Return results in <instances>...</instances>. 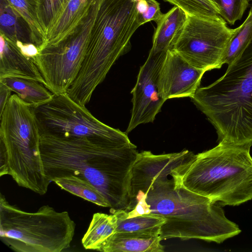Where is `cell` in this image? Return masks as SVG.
Instances as JSON below:
<instances>
[{
    "label": "cell",
    "instance_id": "cell-1",
    "mask_svg": "<svg viewBox=\"0 0 252 252\" xmlns=\"http://www.w3.org/2000/svg\"><path fill=\"white\" fill-rule=\"evenodd\" d=\"M133 145L118 147L87 138L40 135L43 173L51 182L74 176L95 187L111 210H127L132 166L138 152Z\"/></svg>",
    "mask_w": 252,
    "mask_h": 252
},
{
    "label": "cell",
    "instance_id": "cell-2",
    "mask_svg": "<svg viewBox=\"0 0 252 252\" xmlns=\"http://www.w3.org/2000/svg\"><path fill=\"white\" fill-rule=\"evenodd\" d=\"M173 169L165 170L151 182L145 198V214L165 220L160 230L161 241L178 238L221 243L241 232L218 203L177 182Z\"/></svg>",
    "mask_w": 252,
    "mask_h": 252
},
{
    "label": "cell",
    "instance_id": "cell-3",
    "mask_svg": "<svg viewBox=\"0 0 252 252\" xmlns=\"http://www.w3.org/2000/svg\"><path fill=\"white\" fill-rule=\"evenodd\" d=\"M140 0H100L82 67L67 94L86 105L116 61L131 49V38L141 25Z\"/></svg>",
    "mask_w": 252,
    "mask_h": 252
},
{
    "label": "cell",
    "instance_id": "cell-4",
    "mask_svg": "<svg viewBox=\"0 0 252 252\" xmlns=\"http://www.w3.org/2000/svg\"><path fill=\"white\" fill-rule=\"evenodd\" d=\"M215 128L219 142L252 146V40L220 78L190 97Z\"/></svg>",
    "mask_w": 252,
    "mask_h": 252
},
{
    "label": "cell",
    "instance_id": "cell-5",
    "mask_svg": "<svg viewBox=\"0 0 252 252\" xmlns=\"http://www.w3.org/2000/svg\"><path fill=\"white\" fill-rule=\"evenodd\" d=\"M172 176L188 190L222 205H239L252 199L250 149L219 142L194 154L174 169Z\"/></svg>",
    "mask_w": 252,
    "mask_h": 252
},
{
    "label": "cell",
    "instance_id": "cell-6",
    "mask_svg": "<svg viewBox=\"0 0 252 252\" xmlns=\"http://www.w3.org/2000/svg\"><path fill=\"white\" fill-rule=\"evenodd\" d=\"M0 120V177L9 175L19 186L45 194L51 182L43 173L33 107L12 94Z\"/></svg>",
    "mask_w": 252,
    "mask_h": 252
},
{
    "label": "cell",
    "instance_id": "cell-7",
    "mask_svg": "<svg viewBox=\"0 0 252 252\" xmlns=\"http://www.w3.org/2000/svg\"><path fill=\"white\" fill-rule=\"evenodd\" d=\"M76 224L66 211L46 205L28 212L0 195V238L17 252H61L70 247Z\"/></svg>",
    "mask_w": 252,
    "mask_h": 252
},
{
    "label": "cell",
    "instance_id": "cell-8",
    "mask_svg": "<svg viewBox=\"0 0 252 252\" xmlns=\"http://www.w3.org/2000/svg\"><path fill=\"white\" fill-rule=\"evenodd\" d=\"M32 107L40 135L87 138L118 147L133 145L126 132L99 121L67 93L54 94L49 101Z\"/></svg>",
    "mask_w": 252,
    "mask_h": 252
},
{
    "label": "cell",
    "instance_id": "cell-9",
    "mask_svg": "<svg viewBox=\"0 0 252 252\" xmlns=\"http://www.w3.org/2000/svg\"><path fill=\"white\" fill-rule=\"evenodd\" d=\"M99 2L94 0L89 12L72 32L55 44L45 45L33 60L44 86L54 94L66 93L79 73Z\"/></svg>",
    "mask_w": 252,
    "mask_h": 252
},
{
    "label": "cell",
    "instance_id": "cell-10",
    "mask_svg": "<svg viewBox=\"0 0 252 252\" xmlns=\"http://www.w3.org/2000/svg\"><path fill=\"white\" fill-rule=\"evenodd\" d=\"M172 49L193 67L205 71L220 68L226 48L237 31L220 16L187 15Z\"/></svg>",
    "mask_w": 252,
    "mask_h": 252
},
{
    "label": "cell",
    "instance_id": "cell-11",
    "mask_svg": "<svg viewBox=\"0 0 252 252\" xmlns=\"http://www.w3.org/2000/svg\"><path fill=\"white\" fill-rule=\"evenodd\" d=\"M166 53L156 54L150 52L146 61L140 67L136 83L131 92L132 107L126 133L139 125L153 123L165 101L159 94L158 80Z\"/></svg>",
    "mask_w": 252,
    "mask_h": 252
},
{
    "label": "cell",
    "instance_id": "cell-12",
    "mask_svg": "<svg viewBox=\"0 0 252 252\" xmlns=\"http://www.w3.org/2000/svg\"><path fill=\"white\" fill-rule=\"evenodd\" d=\"M205 72L190 65L172 49L168 50L158 73L160 96L165 101L173 98L191 97L199 88Z\"/></svg>",
    "mask_w": 252,
    "mask_h": 252
},
{
    "label": "cell",
    "instance_id": "cell-13",
    "mask_svg": "<svg viewBox=\"0 0 252 252\" xmlns=\"http://www.w3.org/2000/svg\"><path fill=\"white\" fill-rule=\"evenodd\" d=\"M193 154L188 150L158 155L147 151L138 153L132 168L130 203L126 211H129L135 208L140 198L146 194L151 182L156 176L167 169L179 166Z\"/></svg>",
    "mask_w": 252,
    "mask_h": 252
},
{
    "label": "cell",
    "instance_id": "cell-14",
    "mask_svg": "<svg viewBox=\"0 0 252 252\" xmlns=\"http://www.w3.org/2000/svg\"><path fill=\"white\" fill-rule=\"evenodd\" d=\"M0 79L12 77L44 81L34 61L12 41L0 35Z\"/></svg>",
    "mask_w": 252,
    "mask_h": 252
},
{
    "label": "cell",
    "instance_id": "cell-15",
    "mask_svg": "<svg viewBox=\"0 0 252 252\" xmlns=\"http://www.w3.org/2000/svg\"><path fill=\"white\" fill-rule=\"evenodd\" d=\"M159 235L141 232H115L101 246L103 252H162Z\"/></svg>",
    "mask_w": 252,
    "mask_h": 252
},
{
    "label": "cell",
    "instance_id": "cell-16",
    "mask_svg": "<svg viewBox=\"0 0 252 252\" xmlns=\"http://www.w3.org/2000/svg\"><path fill=\"white\" fill-rule=\"evenodd\" d=\"M187 14L174 6L155 22L157 27L153 36L150 51L153 54L166 53L171 49L187 19Z\"/></svg>",
    "mask_w": 252,
    "mask_h": 252
},
{
    "label": "cell",
    "instance_id": "cell-17",
    "mask_svg": "<svg viewBox=\"0 0 252 252\" xmlns=\"http://www.w3.org/2000/svg\"><path fill=\"white\" fill-rule=\"evenodd\" d=\"M94 1L70 0L57 22L47 33L45 45L55 44L72 32L89 12Z\"/></svg>",
    "mask_w": 252,
    "mask_h": 252
},
{
    "label": "cell",
    "instance_id": "cell-18",
    "mask_svg": "<svg viewBox=\"0 0 252 252\" xmlns=\"http://www.w3.org/2000/svg\"><path fill=\"white\" fill-rule=\"evenodd\" d=\"M0 81L32 107L49 101L54 95L43 84L35 80L8 77L0 79Z\"/></svg>",
    "mask_w": 252,
    "mask_h": 252
},
{
    "label": "cell",
    "instance_id": "cell-19",
    "mask_svg": "<svg viewBox=\"0 0 252 252\" xmlns=\"http://www.w3.org/2000/svg\"><path fill=\"white\" fill-rule=\"evenodd\" d=\"M0 32L14 43H32L28 24L5 0H0Z\"/></svg>",
    "mask_w": 252,
    "mask_h": 252
},
{
    "label": "cell",
    "instance_id": "cell-20",
    "mask_svg": "<svg viewBox=\"0 0 252 252\" xmlns=\"http://www.w3.org/2000/svg\"><path fill=\"white\" fill-rule=\"evenodd\" d=\"M117 221L114 214L96 213L82 239V244L86 250L99 251L103 244L115 232Z\"/></svg>",
    "mask_w": 252,
    "mask_h": 252
},
{
    "label": "cell",
    "instance_id": "cell-21",
    "mask_svg": "<svg viewBox=\"0 0 252 252\" xmlns=\"http://www.w3.org/2000/svg\"><path fill=\"white\" fill-rule=\"evenodd\" d=\"M110 212L116 218V232H141L159 235L161 226L165 221L163 218L152 214L126 218L121 210L110 209Z\"/></svg>",
    "mask_w": 252,
    "mask_h": 252
},
{
    "label": "cell",
    "instance_id": "cell-22",
    "mask_svg": "<svg viewBox=\"0 0 252 252\" xmlns=\"http://www.w3.org/2000/svg\"><path fill=\"white\" fill-rule=\"evenodd\" d=\"M28 24L31 32L32 43L39 49L47 42L46 34L38 17V0H5Z\"/></svg>",
    "mask_w": 252,
    "mask_h": 252
},
{
    "label": "cell",
    "instance_id": "cell-23",
    "mask_svg": "<svg viewBox=\"0 0 252 252\" xmlns=\"http://www.w3.org/2000/svg\"><path fill=\"white\" fill-rule=\"evenodd\" d=\"M54 182L72 194L80 197L97 205L110 207V205L97 189L89 182L74 176L58 179Z\"/></svg>",
    "mask_w": 252,
    "mask_h": 252
},
{
    "label": "cell",
    "instance_id": "cell-24",
    "mask_svg": "<svg viewBox=\"0 0 252 252\" xmlns=\"http://www.w3.org/2000/svg\"><path fill=\"white\" fill-rule=\"evenodd\" d=\"M252 40V7L244 22L238 27L224 52L222 64L231 63L245 49Z\"/></svg>",
    "mask_w": 252,
    "mask_h": 252
},
{
    "label": "cell",
    "instance_id": "cell-25",
    "mask_svg": "<svg viewBox=\"0 0 252 252\" xmlns=\"http://www.w3.org/2000/svg\"><path fill=\"white\" fill-rule=\"evenodd\" d=\"M69 0H38V17L46 36L63 13Z\"/></svg>",
    "mask_w": 252,
    "mask_h": 252
},
{
    "label": "cell",
    "instance_id": "cell-26",
    "mask_svg": "<svg viewBox=\"0 0 252 252\" xmlns=\"http://www.w3.org/2000/svg\"><path fill=\"white\" fill-rule=\"evenodd\" d=\"M182 9L187 15L200 16L220 15L213 0H163Z\"/></svg>",
    "mask_w": 252,
    "mask_h": 252
},
{
    "label": "cell",
    "instance_id": "cell-27",
    "mask_svg": "<svg viewBox=\"0 0 252 252\" xmlns=\"http://www.w3.org/2000/svg\"><path fill=\"white\" fill-rule=\"evenodd\" d=\"M220 10V15L230 25L242 19L250 0H213Z\"/></svg>",
    "mask_w": 252,
    "mask_h": 252
},
{
    "label": "cell",
    "instance_id": "cell-28",
    "mask_svg": "<svg viewBox=\"0 0 252 252\" xmlns=\"http://www.w3.org/2000/svg\"><path fill=\"white\" fill-rule=\"evenodd\" d=\"M147 3L146 11L140 15L141 25L150 21H157L163 14L160 10V4L156 0H146Z\"/></svg>",
    "mask_w": 252,
    "mask_h": 252
},
{
    "label": "cell",
    "instance_id": "cell-29",
    "mask_svg": "<svg viewBox=\"0 0 252 252\" xmlns=\"http://www.w3.org/2000/svg\"><path fill=\"white\" fill-rule=\"evenodd\" d=\"M12 91L2 82L0 81V115L6 105L11 94Z\"/></svg>",
    "mask_w": 252,
    "mask_h": 252
}]
</instances>
